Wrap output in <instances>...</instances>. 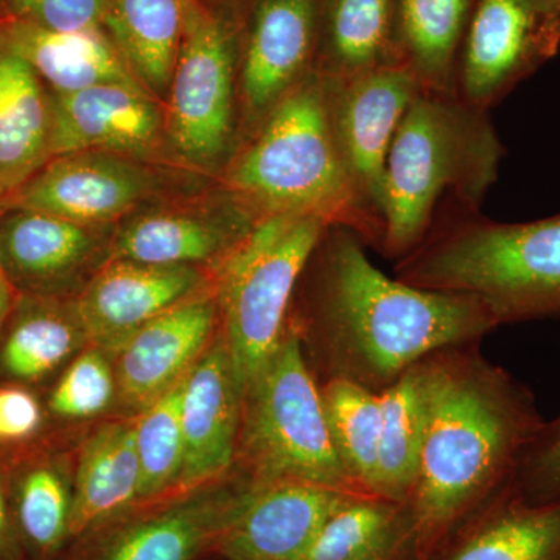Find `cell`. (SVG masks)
I'll use <instances>...</instances> for the list:
<instances>
[{"label": "cell", "mask_w": 560, "mask_h": 560, "mask_svg": "<svg viewBox=\"0 0 560 560\" xmlns=\"http://www.w3.org/2000/svg\"><path fill=\"white\" fill-rule=\"evenodd\" d=\"M506 149L489 110L419 91L390 147L381 254L399 261L448 210L481 212Z\"/></svg>", "instance_id": "277c9868"}, {"label": "cell", "mask_w": 560, "mask_h": 560, "mask_svg": "<svg viewBox=\"0 0 560 560\" xmlns=\"http://www.w3.org/2000/svg\"><path fill=\"white\" fill-rule=\"evenodd\" d=\"M0 275H5V272L2 270V265H0Z\"/></svg>", "instance_id": "ab89813d"}, {"label": "cell", "mask_w": 560, "mask_h": 560, "mask_svg": "<svg viewBox=\"0 0 560 560\" xmlns=\"http://www.w3.org/2000/svg\"><path fill=\"white\" fill-rule=\"evenodd\" d=\"M156 187L139 161L102 151L51 158L9 208L38 210L81 226L108 228L139 208Z\"/></svg>", "instance_id": "2e32d148"}, {"label": "cell", "mask_w": 560, "mask_h": 560, "mask_svg": "<svg viewBox=\"0 0 560 560\" xmlns=\"http://www.w3.org/2000/svg\"><path fill=\"white\" fill-rule=\"evenodd\" d=\"M18 298H20V291L14 289L5 275H0V324L16 308Z\"/></svg>", "instance_id": "74e56055"}, {"label": "cell", "mask_w": 560, "mask_h": 560, "mask_svg": "<svg viewBox=\"0 0 560 560\" xmlns=\"http://www.w3.org/2000/svg\"><path fill=\"white\" fill-rule=\"evenodd\" d=\"M51 158L102 151L147 160L161 149L164 109L138 81L95 84L51 94Z\"/></svg>", "instance_id": "e0dca14e"}, {"label": "cell", "mask_w": 560, "mask_h": 560, "mask_svg": "<svg viewBox=\"0 0 560 560\" xmlns=\"http://www.w3.org/2000/svg\"><path fill=\"white\" fill-rule=\"evenodd\" d=\"M345 493L300 481L254 488L221 534L212 556L221 560H298Z\"/></svg>", "instance_id": "ffe728a7"}, {"label": "cell", "mask_w": 560, "mask_h": 560, "mask_svg": "<svg viewBox=\"0 0 560 560\" xmlns=\"http://www.w3.org/2000/svg\"><path fill=\"white\" fill-rule=\"evenodd\" d=\"M0 220V265L18 291L73 300L109 260L106 228L81 226L38 210L9 208Z\"/></svg>", "instance_id": "4fadbf2b"}, {"label": "cell", "mask_w": 560, "mask_h": 560, "mask_svg": "<svg viewBox=\"0 0 560 560\" xmlns=\"http://www.w3.org/2000/svg\"><path fill=\"white\" fill-rule=\"evenodd\" d=\"M184 378L135 416L136 451L140 467L139 501L164 499L178 492L184 466L180 423Z\"/></svg>", "instance_id": "1f68e13d"}, {"label": "cell", "mask_w": 560, "mask_h": 560, "mask_svg": "<svg viewBox=\"0 0 560 560\" xmlns=\"http://www.w3.org/2000/svg\"><path fill=\"white\" fill-rule=\"evenodd\" d=\"M242 400L243 389L220 330L184 382V466L178 492L219 480L234 469Z\"/></svg>", "instance_id": "ac0fdd59"}, {"label": "cell", "mask_w": 560, "mask_h": 560, "mask_svg": "<svg viewBox=\"0 0 560 560\" xmlns=\"http://www.w3.org/2000/svg\"><path fill=\"white\" fill-rule=\"evenodd\" d=\"M512 488L526 503H560V416L541 423L515 467Z\"/></svg>", "instance_id": "e575fe53"}, {"label": "cell", "mask_w": 560, "mask_h": 560, "mask_svg": "<svg viewBox=\"0 0 560 560\" xmlns=\"http://www.w3.org/2000/svg\"><path fill=\"white\" fill-rule=\"evenodd\" d=\"M105 0H0L5 16L58 32L103 28Z\"/></svg>", "instance_id": "d590c367"}, {"label": "cell", "mask_w": 560, "mask_h": 560, "mask_svg": "<svg viewBox=\"0 0 560 560\" xmlns=\"http://www.w3.org/2000/svg\"><path fill=\"white\" fill-rule=\"evenodd\" d=\"M366 248L348 228L326 226L298 280L287 326L316 382L382 393L431 353L497 329L480 301L389 278Z\"/></svg>", "instance_id": "6da1fadb"}, {"label": "cell", "mask_w": 560, "mask_h": 560, "mask_svg": "<svg viewBox=\"0 0 560 560\" xmlns=\"http://www.w3.org/2000/svg\"><path fill=\"white\" fill-rule=\"evenodd\" d=\"M187 0H105L102 27L140 86L165 101L183 40Z\"/></svg>", "instance_id": "484cf974"}, {"label": "cell", "mask_w": 560, "mask_h": 560, "mask_svg": "<svg viewBox=\"0 0 560 560\" xmlns=\"http://www.w3.org/2000/svg\"><path fill=\"white\" fill-rule=\"evenodd\" d=\"M475 5L477 0H396L397 57L420 90L455 94L460 47Z\"/></svg>", "instance_id": "4316f807"}, {"label": "cell", "mask_w": 560, "mask_h": 560, "mask_svg": "<svg viewBox=\"0 0 560 560\" xmlns=\"http://www.w3.org/2000/svg\"><path fill=\"white\" fill-rule=\"evenodd\" d=\"M425 434L404 501L411 560L427 555L514 478L544 418L528 386L486 359L480 342L419 361Z\"/></svg>", "instance_id": "7a4b0ae2"}, {"label": "cell", "mask_w": 560, "mask_h": 560, "mask_svg": "<svg viewBox=\"0 0 560 560\" xmlns=\"http://www.w3.org/2000/svg\"><path fill=\"white\" fill-rule=\"evenodd\" d=\"M423 560H560V503H526L511 482Z\"/></svg>", "instance_id": "44dd1931"}, {"label": "cell", "mask_w": 560, "mask_h": 560, "mask_svg": "<svg viewBox=\"0 0 560 560\" xmlns=\"http://www.w3.org/2000/svg\"><path fill=\"white\" fill-rule=\"evenodd\" d=\"M256 224L230 194L212 212L172 209L140 213L114 232L109 259L200 267L213 272Z\"/></svg>", "instance_id": "d6986e66"}, {"label": "cell", "mask_w": 560, "mask_h": 560, "mask_svg": "<svg viewBox=\"0 0 560 560\" xmlns=\"http://www.w3.org/2000/svg\"><path fill=\"white\" fill-rule=\"evenodd\" d=\"M0 47L27 62L51 94L114 81H138L103 28L58 32L0 16Z\"/></svg>", "instance_id": "7402d4cb"}, {"label": "cell", "mask_w": 560, "mask_h": 560, "mask_svg": "<svg viewBox=\"0 0 560 560\" xmlns=\"http://www.w3.org/2000/svg\"><path fill=\"white\" fill-rule=\"evenodd\" d=\"M324 230L307 217L257 221L213 271L220 330L242 389L282 340L298 280Z\"/></svg>", "instance_id": "52a82bcc"}, {"label": "cell", "mask_w": 560, "mask_h": 560, "mask_svg": "<svg viewBox=\"0 0 560 560\" xmlns=\"http://www.w3.org/2000/svg\"><path fill=\"white\" fill-rule=\"evenodd\" d=\"M318 385L331 447L342 470L357 492L375 495L382 425L378 393L345 378Z\"/></svg>", "instance_id": "4dcf8cb0"}, {"label": "cell", "mask_w": 560, "mask_h": 560, "mask_svg": "<svg viewBox=\"0 0 560 560\" xmlns=\"http://www.w3.org/2000/svg\"><path fill=\"white\" fill-rule=\"evenodd\" d=\"M10 541L9 511H7L5 493L0 482V555L7 550Z\"/></svg>", "instance_id": "f35d334b"}, {"label": "cell", "mask_w": 560, "mask_h": 560, "mask_svg": "<svg viewBox=\"0 0 560 560\" xmlns=\"http://www.w3.org/2000/svg\"><path fill=\"white\" fill-rule=\"evenodd\" d=\"M298 560H411L404 503L345 493Z\"/></svg>", "instance_id": "83f0119b"}, {"label": "cell", "mask_w": 560, "mask_h": 560, "mask_svg": "<svg viewBox=\"0 0 560 560\" xmlns=\"http://www.w3.org/2000/svg\"><path fill=\"white\" fill-rule=\"evenodd\" d=\"M51 98L31 66L0 47V206L51 160Z\"/></svg>", "instance_id": "603a6c76"}, {"label": "cell", "mask_w": 560, "mask_h": 560, "mask_svg": "<svg viewBox=\"0 0 560 560\" xmlns=\"http://www.w3.org/2000/svg\"><path fill=\"white\" fill-rule=\"evenodd\" d=\"M116 404L113 357L91 345L70 361L49 400L54 415L70 420L98 418Z\"/></svg>", "instance_id": "836d02e7"}, {"label": "cell", "mask_w": 560, "mask_h": 560, "mask_svg": "<svg viewBox=\"0 0 560 560\" xmlns=\"http://www.w3.org/2000/svg\"><path fill=\"white\" fill-rule=\"evenodd\" d=\"M39 401L22 388H0V440L24 441L40 429Z\"/></svg>", "instance_id": "8d00e7d4"}, {"label": "cell", "mask_w": 560, "mask_h": 560, "mask_svg": "<svg viewBox=\"0 0 560 560\" xmlns=\"http://www.w3.org/2000/svg\"><path fill=\"white\" fill-rule=\"evenodd\" d=\"M243 24L187 0L183 40L165 97V132L183 160L215 167L242 128Z\"/></svg>", "instance_id": "ba28073f"}, {"label": "cell", "mask_w": 560, "mask_h": 560, "mask_svg": "<svg viewBox=\"0 0 560 560\" xmlns=\"http://www.w3.org/2000/svg\"><path fill=\"white\" fill-rule=\"evenodd\" d=\"M378 397L382 425L375 495L404 503L415 486L425 434V397L419 363Z\"/></svg>", "instance_id": "f546056e"}, {"label": "cell", "mask_w": 560, "mask_h": 560, "mask_svg": "<svg viewBox=\"0 0 560 560\" xmlns=\"http://www.w3.org/2000/svg\"><path fill=\"white\" fill-rule=\"evenodd\" d=\"M219 331L215 287L140 327L113 357L116 407L138 416L187 377Z\"/></svg>", "instance_id": "9a60e30c"}, {"label": "cell", "mask_w": 560, "mask_h": 560, "mask_svg": "<svg viewBox=\"0 0 560 560\" xmlns=\"http://www.w3.org/2000/svg\"><path fill=\"white\" fill-rule=\"evenodd\" d=\"M560 51V0H477L455 94L489 110Z\"/></svg>", "instance_id": "30bf717a"}, {"label": "cell", "mask_w": 560, "mask_h": 560, "mask_svg": "<svg viewBox=\"0 0 560 560\" xmlns=\"http://www.w3.org/2000/svg\"><path fill=\"white\" fill-rule=\"evenodd\" d=\"M329 84L331 121L342 162L361 209L383 243L390 147L405 114L422 90L410 70L401 65L385 66L345 83L329 81Z\"/></svg>", "instance_id": "8fae6325"}, {"label": "cell", "mask_w": 560, "mask_h": 560, "mask_svg": "<svg viewBox=\"0 0 560 560\" xmlns=\"http://www.w3.org/2000/svg\"><path fill=\"white\" fill-rule=\"evenodd\" d=\"M323 0H248L243 24L241 108L245 139L316 73Z\"/></svg>", "instance_id": "7c38bea8"}, {"label": "cell", "mask_w": 560, "mask_h": 560, "mask_svg": "<svg viewBox=\"0 0 560 560\" xmlns=\"http://www.w3.org/2000/svg\"><path fill=\"white\" fill-rule=\"evenodd\" d=\"M400 65L396 0H323L316 73L345 83L385 66Z\"/></svg>", "instance_id": "d4e9b609"}, {"label": "cell", "mask_w": 560, "mask_h": 560, "mask_svg": "<svg viewBox=\"0 0 560 560\" xmlns=\"http://www.w3.org/2000/svg\"><path fill=\"white\" fill-rule=\"evenodd\" d=\"M0 441H2V440H0Z\"/></svg>", "instance_id": "60d3db41"}, {"label": "cell", "mask_w": 560, "mask_h": 560, "mask_svg": "<svg viewBox=\"0 0 560 560\" xmlns=\"http://www.w3.org/2000/svg\"><path fill=\"white\" fill-rule=\"evenodd\" d=\"M20 308L0 349L10 378L38 382L90 346L73 300L33 296Z\"/></svg>", "instance_id": "f1b7e54d"}, {"label": "cell", "mask_w": 560, "mask_h": 560, "mask_svg": "<svg viewBox=\"0 0 560 560\" xmlns=\"http://www.w3.org/2000/svg\"><path fill=\"white\" fill-rule=\"evenodd\" d=\"M135 418L121 416L92 431L80 447L72 480L70 544L139 501Z\"/></svg>", "instance_id": "cb8c5ba5"}, {"label": "cell", "mask_w": 560, "mask_h": 560, "mask_svg": "<svg viewBox=\"0 0 560 560\" xmlns=\"http://www.w3.org/2000/svg\"><path fill=\"white\" fill-rule=\"evenodd\" d=\"M401 282L480 301L497 327L560 318V213L501 223L448 210L394 265Z\"/></svg>", "instance_id": "5b68a950"}, {"label": "cell", "mask_w": 560, "mask_h": 560, "mask_svg": "<svg viewBox=\"0 0 560 560\" xmlns=\"http://www.w3.org/2000/svg\"><path fill=\"white\" fill-rule=\"evenodd\" d=\"M254 488L234 467L198 488L140 501L73 540L68 560H198L212 555Z\"/></svg>", "instance_id": "9c48e42d"}, {"label": "cell", "mask_w": 560, "mask_h": 560, "mask_svg": "<svg viewBox=\"0 0 560 560\" xmlns=\"http://www.w3.org/2000/svg\"><path fill=\"white\" fill-rule=\"evenodd\" d=\"M72 486L54 464H38L16 488V523L22 539L39 559H51L69 544Z\"/></svg>", "instance_id": "d6a6232c"}, {"label": "cell", "mask_w": 560, "mask_h": 560, "mask_svg": "<svg viewBox=\"0 0 560 560\" xmlns=\"http://www.w3.org/2000/svg\"><path fill=\"white\" fill-rule=\"evenodd\" d=\"M234 467L257 486L300 481L360 493L331 447L318 382L289 326L243 389Z\"/></svg>", "instance_id": "8992f818"}, {"label": "cell", "mask_w": 560, "mask_h": 560, "mask_svg": "<svg viewBox=\"0 0 560 560\" xmlns=\"http://www.w3.org/2000/svg\"><path fill=\"white\" fill-rule=\"evenodd\" d=\"M226 191L257 221L307 217L355 232L381 253L382 238L361 209L331 121L329 81L313 73L271 109L224 176Z\"/></svg>", "instance_id": "3957f363"}, {"label": "cell", "mask_w": 560, "mask_h": 560, "mask_svg": "<svg viewBox=\"0 0 560 560\" xmlns=\"http://www.w3.org/2000/svg\"><path fill=\"white\" fill-rule=\"evenodd\" d=\"M213 287L206 268L109 259L73 302L90 345L114 357L140 327Z\"/></svg>", "instance_id": "5bb4252c"}]
</instances>
